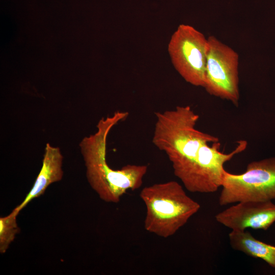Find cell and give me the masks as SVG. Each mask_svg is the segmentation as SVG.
I'll return each instance as SVG.
<instances>
[{
	"instance_id": "6da1fadb",
	"label": "cell",
	"mask_w": 275,
	"mask_h": 275,
	"mask_svg": "<svg viewBox=\"0 0 275 275\" xmlns=\"http://www.w3.org/2000/svg\"><path fill=\"white\" fill-rule=\"evenodd\" d=\"M128 115L127 112L117 111L111 116L102 117L97 124L96 132L84 138L79 144L88 181L99 198L106 202L118 203L128 190L140 188L148 171V166L144 164H127L114 170L106 162L109 132Z\"/></svg>"
},
{
	"instance_id": "7a4b0ae2",
	"label": "cell",
	"mask_w": 275,
	"mask_h": 275,
	"mask_svg": "<svg viewBox=\"0 0 275 275\" xmlns=\"http://www.w3.org/2000/svg\"><path fill=\"white\" fill-rule=\"evenodd\" d=\"M152 143L167 155L173 172L182 182L187 177L200 147L219 141L213 135L196 128L199 119L189 105L155 113Z\"/></svg>"
},
{
	"instance_id": "3957f363",
	"label": "cell",
	"mask_w": 275,
	"mask_h": 275,
	"mask_svg": "<svg viewBox=\"0 0 275 275\" xmlns=\"http://www.w3.org/2000/svg\"><path fill=\"white\" fill-rule=\"evenodd\" d=\"M140 197L146 208L145 229L164 238L174 235L200 209L175 181L146 186Z\"/></svg>"
},
{
	"instance_id": "277c9868",
	"label": "cell",
	"mask_w": 275,
	"mask_h": 275,
	"mask_svg": "<svg viewBox=\"0 0 275 275\" xmlns=\"http://www.w3.org/2000/svg\"><path fill=\"white\" fill-rule=\"evenodd\" d=\"M218 198L221 206L243 201H268L275 199V157L253 161L245 171H226Z\"/></svg>"
},
{
	"instance_id": "5b68a950",
	"label": "cell",
	"mask_w": 275,
	"mask_h": 275,
	"mask_svg": "<svg viewBox=\"0 0 275 275\" xmlns=\"http://www.w3.org/2000/svg\"><path fill=\"white\" fill-rule=\"evenodd\" d=\"M208 39L193 26L181 24L172 35L168 50L172 64L189 84L204 87Z\"/></svg>"
},
{
	"instance_id": "8992f818",
	"label": "cell",
	"mask_w": 275,
	"mask_h": 275,
	"mask_svg": "<svg viewBox=\"0 0 275 275\" xmlns=\"http://www.w3.org/2000/svg\"><path fill=\"white\" fill-rule=\"evenodd\" d=\"M204 88L237 106L240 98L238 53L214 36L208 37Z\"/></svg>"
},
{
	"instance_id": "52a82bcc",
	"label": "cell",
	"mask_w": 275,
	"mask_h": 275,
	"mask_svg": "<svg viewBox=\"0 0 275 275\" xmlns=\"http://www.w3.org/2000/svg\"><path fill=\"white\" fill-rule=\"evenodd\" d=\"M234 150L229 153L220 151L219 141L202 145L196 161L187 177L182 183L184 187L191 193H212L222 187L226 170L225 163L236 155L244 151L248 142L240 140Z\"/></svg>"
},
{
	"instance_id": "ba28073f",
	"label": "cell",
	"mask_w": 275,
	"mask_h": 275,
	"mask_svg": "<svg viewBox=\"0 0 275 275\" xmlns=\"http://www.w3.org/2000/svg\"><path fill=\"white\" fill-rule=\"evenodd\" d=\"M215 218L231 231L266 230L275 222V205L271 201L240 202L217 213Z\"/></svg>"
},
{
	"instance_id": "9c48e42d",
	"label": "cell",
	"mask_w": 275,
	"mask_h": 275,
	"mask_svg": "<svg viewBox=\"0 0 275 275\" xmlns=\"http://www.w3.org/2000/svg\"><path fill=\"white\" fill-rule=\"evenodd\" d=\"M63 159L60 148L47 143L45 148L42 166L33 186L23 201L14 210L19 213L31 201L42 195L50 184L62 179Z\"/></svg>"
},
{
	"instance_id": "30bf717a",
	"label": "cell",
	"mask_w": 275,
	"mask_h": 275,
	"mask_svg": "<svg viewBox=\"0 0 275 275\" xmlns=\"http://www.w3.org/2000/svg\"><path fill=\"white\" fill-rule=\"evenodd\" d=\"M231 246L250 257L259 258L275 268V246L256 239L250 232L231 231L229 234Z\"/></svg>"
},
{
	"instance_id": "8fae6325",
	"label": "cell",
	"mask_w": 275,
	"mask_h": 275,
	"mask_svg": "<svg viewBox=\"0 0 275 275\" xmlns=\"http://www.w3.org/2000/svg\"><path fill=\"white\" fill-rule=\"evenodd\" d=\"M19 213L15 210L9 215L0 217V253L4 254L14 241L19 228L16 221Z\"/></svg>"
}]
</instances>
